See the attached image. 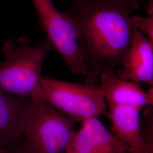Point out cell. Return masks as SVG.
Instances as JSON below:
<instances>
[{
    "label": "cell",
    "instance_id": "1",
    "mask_svg": "<svg viewBox=\"0 0 153 153\" xmlns=\"http://www.w3.org/2000/svg\"><path fill=\"white\" fill-rule=\"evenodd\" d=\"M138 0H74L64 13L71 18L88 71L95 84L106 70L119 69L135 30L132 13Z\"/></svg>",
    "mask_w": 153,
    "mask_h": 153
},
{
    "label": "cell",
    "instance_id": "2",
    "mask_svg": "<svg viewBox=\"0 0 153 153\" xmlns=\"http://www.w3.org/2000/svg\"><path fill=\"white\" fill-rule=\"evenodd\" d=\"M52 50L46 38L35 44L26 36L6 40L2 47L5 57L0 61V91L15 97L44 99L42 65L45 55Z\"/></svg>",
    "mask_w": 153,
    "mask_h": 153
},
{
    "label": "cell",
    "instance_id": "3",
    "mask_svg": "<svg viewBox=\"0 0 153 153\" xmlns=\"http://www.w3.org/2000/svg\"><path fill=\"white\" fill-rule=\"evenodd\" d=\"M76 120L44 99H31L23 134L36 153H63L75 133Z\"/></svg>",
    "mask_w": 153,
    "mask_h": 153
},
{
    "label": "cell",
    "instance_id": "4",
    "mask_svg": "<svg viewBox=\"0 0 153 153\" xmlns=\"http://www.w3.org/2000/svg\"><path fill=\"white\" fill-rule=\"evenodd\" d=\"M42 90L44 100L76 120L107 114V103L100 85L86 82L72 83L43 76Z\"/></svg>",
    "mask_w": 153,
    "mask_h": 153
},
{
    "label": "cell",
    "instance_id": "5",
    "mask_svg": "<svg viewBox=\"0 0 153 153\" xmlns=\"http://www.w3.org/2000/svg\"><path fill=\"white\" fill-rule=\"evenodd\" d=\"M52 49L60 55L69 69L76 75L88 76V71L79 44L74 23L64 12L55 7L52 0H32Z\"/></svg>",
    "mask_w": 153,
    "mask_h": 153
},
{
    "label": "cell",
    "instance_id": "6",
    "mask_svg": "<svg viewBox=\"0 0 153 153\" xmlns=\"http://www.w3.org/2000/svg\"><path fill=\"white\" fill-rule=\"evenodd\" d=\"M63 153H128L126 145L111 133L98 119H83Z\"/></svg>",
    "mask_w": 153,
    "mask_h": 153
},
{
    "label": "cell",
    "instance_id": "7",
    "mask_svg": "<svg viewBox=\"0 0 153 153\" xmlns=\"http://www.w3.org/2000/svg\"><path fill=\"white\" fill-rule=\"evenodd\" d=\"M116 75L121 79L153 86V42L136 30Z\"/></svg>",
    "mask_w": 153,
    "mask_h": 153
},
{
    "label": "cell",
    "instance_id": "8",
    "mask_svg": "<svg viewBox=\"0 0 153 153\" xmlns=\"http://www.w3.org/2000/svg\"><path fill=\"white\" fill-rule=\"evenodd\" d=\"M107 114L114 134L127 147L128 153H153V147L142 137L140 112L135 107L108 104Z\"/></svg>",
    "mask_w": 153,
    "mask_h": 153
},
{
    "label": "cell",
    "instance_id": "9",
    "mask_svg": "<svg viewBox=\"0 0 153 153\" xmlns=\"http://www.w3.org/2000/svg\"><path fill=\"white\" fill-rule=\"evenodd\" d=\"M99 79L108 105H128L140 110L153 105V93L143 90L140 83L119 78L113 70L102 71Z\"/></svg>",
    "mask_w": 153,
    "mask_h": 153
},
{
    "label": "cell",
    "instance_id": "10",
    "mask_svg": "<svg viewBox=\"0 0 153 153\" xmlns=\"http://www.w3.org/2000/svg\"><path fill=\"white\" fill-rule=\"evenodd\" d=\"M31 100L0 91V148L23 135Z\"/></svg>",
    "mask_w": 153,
    "mask_h": 153
},
{
    "label": "cell",
    "instance_id": "11",
    "mask_svg": "<svg viewBox=\"0 0 153 153\" xmlns=\"http://www.w3.org/2000/svg\"><path fill=\"white\" fill-rule=\"evenodd\" d=\"M131 22L133 27L153 42V14L147 16H133Z\"/></svg>",
    "mask_w": 153,
    "mask_h": 153
},
{
    "label": "cell",
    "instance_id": "12",
    "mask_svg": "<svg viewBox=\"0 0 153 153\" xmlns=\"http://www.w3.org/2000/svg\"><path fill=\"white\" fill-rule=\"evenodd\" d=\"M13 153H36L34 149L27 142L22 145L13 146L11 149Z\"/></svg>",
    "mask_w": 153,
    "mask_h": 153
},
{
    "label": "cell",
    "instance_id": "13",
    "mask_svg": "<svg viewBox=\"0 0 153 153\" xmlns=\"http://www.w3.org/2000/svg\"><path fill=\"white\" fill-rule=\"evenodd\" d=\"M148 2L147 11L148 14H153V0H145Z\"/></svg>",
    "mask_w": 153,
    "mask_h": 153
},
{
    "label": "cell",
    "instance_id": "14",
    "mask_svg": "<svg viewBox=\"0 0 153 153\" xmlns=\"http://www.w3.org/2000/svg\"><path fill=\"white\" fill-rule=\"evenodd\" d=\"M0 153H13L11 149H7L6 147L0 148Z\"/></svg>",
    "mask_w": 153,
    "mask_h": 153
}]
</instances>
